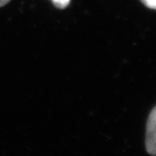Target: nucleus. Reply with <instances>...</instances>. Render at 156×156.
I'll return each instance as SVG.
<instances>
[{
	"mask_svg": "<svg viewBox=\"0 0 156 156\" xmlns=\"http://www.w3.org/2000/svg\"><path fill=\"white\" fill-rule=\"evenodd\" d=\"M69 2H70V0H52V3L54 4V5L58 9L66 8L69 5Z\"/></svg>",
	"mask_w": 156,
	"mask_h": 156,
	"instance_id": "f03ea898",
	"label": "nucleus"
},
{
	"mask_svg": "<svg viewBox=\"0 0 156 156\" xmlns=\"http://www.w3.org/2000/svg\"><path fill=\"white\" fill-rule=\"evenodd\" d=\"M11 0H0V7L5 5L6 4H8Z\"/></svg>",
	"mask_w": 156,
	"mask_h": 156,
	"instance_id": "20e7f679",
	"label": "nucleus"
},
{
	"mask_svg": "<svg viewBox=\"0 0 156 156\" xmlns=\"http://www.w3.org/2000/svg\"><path fill=\"white\" fill-rule=\"evenodd\" d=\"M140 1L147 8H150V9H153V10H156V0H140Z\"/></svg>",
	"mask_w": 156,
	"mask_h": 156,
	"instance_id": "7ed1b4c3",
	"label": "nucleus"
},
{
	"mask_svg": "<svg viewBox=\"0 0 156 156\" xmlns=\"http://www.w3.org/2000/svg\"><path fill=\"white\" fill-rule=\"evenodd\" d=\"M145 144L147 152L150 155L156 156V106L147 118Z\"/></svg>",
	"mask_w": 156,
	"mask_h": 156,
	"instance_id": "f257e3e1",
	"label": "nucleus"
}]
</instances>
